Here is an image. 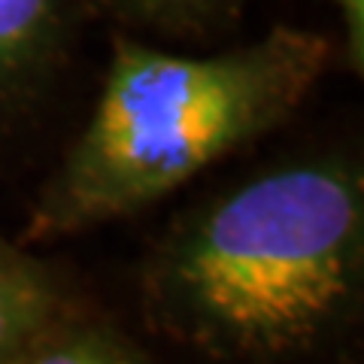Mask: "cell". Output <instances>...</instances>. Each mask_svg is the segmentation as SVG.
<instances>
[{"label": "cell", "mask_w": 364, "mask_h": 364, "mask_svg": "<svg viewBox=\"0 0 364 364\" xmlns=\"http://www.w3.org/2000/svg\"><path fill=\"white\" fill-rule=\"evenodd\" d=\"M13 364H149V358L109 322L64 306Z\"/></svg>", "instance_id": "cell-5"}, {"label": "cell", "mask_w": 364, "mask_h": 364, "mask_svg": "<svg viewBox=\"0 0 364 364\" xmlns=\"http://www.w3.org/2000/svg\"><path fill=\"white\" fill-rule=\"evenodd\" d=\"M328 6L337 9L346 33V58L349 64L361 70L364 64V0H325Z\"/></svg>", "instance_id": "cell-6"}, {"label": "cell", "mask_w": 364, "mask_h": 364, "mask_svg": "<svg viewBox=\"0 0 364 364\" xmlns=\"http://www.w3.org/2000/svg\"><path fill=\"white\" fill-rule=\"evenodd\" d=\"M73 0H0V112L37 95L58 64Z\"/></svg>", "instance_id": "cell-3"}, {"label": "cell", "mask_w": 364, "mask_h": 364, "mask_svg": "<svg viewBox=\"0 0 364 364\" xmlns=\"http://www.w3.org/2000/svg\"><path fill=\"white\" fill-rule=\"evenodd\" d=\"M328 64V37L291 25L198 58L116 40L97 104L28 234H76L152 207L291 119Z\"/></svg>", "instance_id": "cell-2"}, {"label": "cell", "mask_w": 364, "mask_h": 364, "mask_svg": "<svg viewBox=\"0 0 364 364\" xmlns=\"http://www.w3.org/2000/svg\"><path fill=\"white\" fill-rule=\"evenodd\" d=\"M64 306L58 273L0 231V364H13Z\"/></svg>", "instance_id": "cell-4"}, {"label": "cell", "mask_w": 364, "mask_h": 364, "mask_svg": "<svg viewBox=\"0 0 364 364\" xmlns=\"http://www.w3.org/2000/svg\"><path fill=\"white\" fill-rule=\"evenodd\" d=\"M134 13L152 16V18H188L200 16L215 4V0H124Z\"/></svg>", "instance_id": "cell-7"}, {"label": "cell", "mask_w": 364, "mask_h": 364, "mask_svg": "<svg viewBox=\"0 0 364 364\" xmlns=\"http://www.w3.org/2000/svg\"><path fill=\"white\" fill-rule=\"evenodd\" d=\"M364 279V179L346 158L270 167L176 215L149 252L152 322L215 361L322 346Z\"/></svg>", "instance_id": "cell-1"}]
</instances>
